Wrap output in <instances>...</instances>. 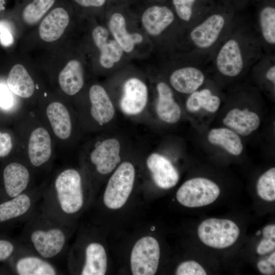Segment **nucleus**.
<instances>
[{
	"mask_svg": "<svg viewBox=\"0 0 275 275\" xmlns=\"http://www.w3.org/2000/svg\"><path fill=\"white\" fill-rule=\"evenodd\" d=\"M264 54L254 22L239 19L214 49L210 64L221 76L234 78L252 67Z\"/></svg>",
	"mask_w": 275,
	"mask_h": 275,
	"instance_id": "1",
	"label": "nucleus"
},
{
	"mask_svg": "<svg viewBox=\"0 0 275 275\" xmlns=\"http://www.w3.org/2000/svg\"><path fill=\"white\" fill-rule=\"evenodd\" d=\"M85 203L84 183L80 172L67 168L60 171L47 187L43 188L38 207L66 224L79 213Z\"/></svg>",
	"mask_w": 275,
	"mask_h": 275,
	"instance_id": "2",
	"label": "nucleus"
},
{
	"mask_svg": "<svg viewBox=\"0 0 275 275\" xmlns=\"http://www.w3.org/2000/svg\"><path fill=\"white\" fill-rule=\"evenodd\" d=\"M22 224L21 243L33 252L50 261L64 253L71 225L48 215L38 206Z\"/></svg>",
	"mask_w": 275,
	"mask_h": 275,
	"instance_id": "3",
	"label": "nucleus"
},
{
	"mask_svg": "<svg viewBox=\"0 0 275 275\" xmlns=\"http://www.w3.org/2000/svg\"><path fill=\"white\" fill-rule=\"evenodd\" d=\"M239 19L221 12L207 14L188 30L191 53L211 56Z\"/></svg>",
	"mask_w": 275,
	"mask_h": 275,
	"instance_id": "4",
	"label": "nucleus"
},
{
	"mask_svg": "<svg viewBox=\"0 0 275 275\" xmlns=\"http://www.w3.org/2000/svg\"><path fill=\"white\" fill-rule=\"evenodd\" d=\"M135 169L130 162L120 164L111 176L105 187L103 201L111 209L122 207L128 200L133 189Z\"/></svg>",
	"mask_w": 275,
	"mask_h": 275,
	"instance_id": "5",
	"label": "nucleus"
},
{
	"mask_svg": "<svg viewBox=\"0 0 275 275\" xmlns=\"http://www.w3.org/2000/svg\"><path fill=\"white\" fill-rule=\"evenodd\" d=\"M240 230L233 221L210 218L203 221L198 228L200 240L210 248L223 249L234 244L238 239Z\"/></svg>",
	"mask_w": 275,
	"mask_h": 275,
	"instance_id": "6",
	"label": "nucleus"
},
{
	"mask_svg": "<svg viewBox=\"0 0 275 275\" xmlns=\"http://www.w3.org/2000/svg\"><path fill=\"white\" fill-rule=\"evenodd\" d=\"M220 195V189L213 181L196 177L185 181L178 189L176 198L182 205L196 208L213 203Z\"/></svg>",
	"mask_w": 275,
	"mask_h": 275,
	"instance_id": "7",
	"label": "nucleus"
},
{
	"mask_svg": "<svg viewBox=\"0 0 275 275\" xmlns=\"http://www.w3.org/2000/svg\"><path fill=\"white\" fill-rule=\"evenodd\" d=\"M160 247L157 240L147 236L139 239L130 255L131 272L134 275H153L158 269Z\"/></svg>",
	"mask_w": 275,
	"mask_h": 275,
	"instance_id": "8",
	"label": "nucleus"
},
{
	"mask_svg": "<svg viewBox=\"0 0 275 275\" xmlns=\"http://www.w3.org/2000/svg\"><path fill=\"white\" fill-rule=\"evenodd\" d=\"M211 58L199 56L190 65L174 70L169 77L171 87L177 92L189 95L201 88L206 76L203 66L210 63Z\"/></svg>",
	"mask_w": 275,
	"mask_h": 275,
	"instance_id": "9",
	"label": "nucleus"
},
{
	"mask_svg": "<svg viewBox=\"0 0 275 275\" xmlns=\"http://www.w3.org/2000/svg\"><path fill=\"white\" fill-rule=\"evenodd\" d=\"M43 188L33 187L0 203V223L21 221L23 224L36 210Z\"/></svg>",
	"mask_w": 275,
	"mask_h": 275,
	"instance_id": "10",
	"label": "nucleus"
},
{
	"mask_svg": "<svg viewBox=\"0 0 275 275\" xmlns=\"http://www.w3.org/2000/svg\"><path fill=\"white\" fill-rule=\"evenodd\" d=\"M121 145L115 138L98 143L91 152L89 160L96 172L107 175L113 172L121 161Z\"/></svg>",
	"mask_w": 275,
	"mask_h": 275,
	"instance_id": "11",
	"label": "nucleus"
},
{
	"mask_svg": "<svg viewBox=\"0 0 275 275\" xmlns=\"http://www.w3.org/2000/svg\"><path fill=\"white\" fill-rule=\"evenodd\" d=\"M148 89L141 79L132 77L123 87V94L120 101L122 112L126 115L135 116L145 109L148 101Z\"/></svg>",
	"mask_w": 275,
	"mask_h": 275,
	"instance_id": "12",
	"label": "nucleus"
},
{
	"mask_svg": "<svg viewBox=\"0 0 275 275\" xmlns=\"http://www.w3.org/2000/svg\"><path fill=\"white\" fill-rule=\"evenodd\" d=\"M14 268L19 275H56L60 271L51 261L28 249L17 253Z\"/></svg>",
	"mask_w": 275,
	"mask_h": 275,
	"instance_id": "13",
	"label": "nucleus"
},
{
	"mask_svg": "<svg viewBox=\"0 0 275 275\" xmlns=\"http://www.w3.org/2000/svg\"><path fill=\"white\" fill-rule=\"evenodd\" d=\"M4 188L9 199L33 188L31 187V173L27 166L20 162L7 164L3 173Z\"/></svg>",
	"mask_w": 275,
	"mask_h": 275,
	"instance_id": "14",
	"label": "nucleus"
},
{
	"mask_svg": "<svg viewBox=\"0 0 275 275\" xmlns=\"http://www.w3.org/2000/svg\"><path fill=\"white\" fill-rule=\"evenodd\" d=\"M51 154V140L49 132L43 127L35 128L28 141L29 163L34 168L42 167L50 160Z\"/></svg>",
	"mask_w": 275,
	"mask_h": 275,
	"instance_id": "15",
	"label": "nucleus"
},
{
	"mask_svg": "<svg viewBox=\"0 0 275 275\" xmlns=\"http://www.w3.org/2000/svg\"><path fill=\"white\" fill-rule=\"evenodd\" d=\"M155 184L160 188L169 189L175 186L179 179V174L171 162L158 153L151 154L146 161Z\"/></svg>",
	"mask_w": 275,
	"mask_h": 275,
	"instance_id": "16",
	"label": "nucleus"
},
{
	"mask_svg": "<svg viewBox=\"0 0 275 275\" xmlns=\"http://www.w3.org/2000/svg\"><path fill=\"white\" fill-rule=\"evenodd\" d=\"M223 122L239 135L246 136L259 128L261 121L259 115L253 111L234 108L227 113Z\"/></svg>",
	"mask_w": 275,
	"mask_h": 275,
	"instance_id": "17",
	"label": "nucleus"
},
{
	"mask_svg": "<svg viewBox=\"0 0 275 275\" xmlns=\"http://www.w3.org/2000/svg\"><path fill=\"white\" fill-rule=\"evenodd\" d=\"M158 98L156 113L164 122L174 124L177 123L181 116V109L176 101L170 86L164 81L158 82L156 87Z\"/></svg>",
	"mask_w": 275,
	"mask_h": 275,
	"instance_id": "18",
	"label": "nucleus"
},
{
	"mask_svg": "<svg viewBox=\"0 0 275 275\" xmlns=\"http://www.w3.org/2000/svg\"><path fill=\"white\" fill-rule=\"evenodd\" d=\"M175 20L174 12L167 6H153L147 8L142 17V24L147 32L154 36L161 35Z\"/></svg>",
	"mask_w": 275,
	"mask_h": 275,
	"instance_id": "19",
	"label": "nucleus"
},
{
	"mask_svg": "<svg viewBox=\"0 0 275 275\" xmlns=\"http://www.w3.org/2000/svg\"><path fill=\"white\" fill-rule=\"evenodd\" d=\"M90 113L93 119L100 125L109 122L114 118V105L103 87L94 85L89 90Z\"/></svg>",
	"mask_w": 275,
	"mask_h": 275,
	"instance_id": "20",
	"label": "nucleus"
},
{
	"mask_svg": "<svg viewBox=\"0 0 275 275\" xmlns=\"http://www.w3.org/2000/svg\"><path fill=\"white\" fill-rule=\"evenodd\" d=\"M107 259L104 246L97 241L88 243L84 248L83 263L79 269L81 275H104Z\"/></svg>",
	"mask_w": 275,
	"mask_h": 275,
	"instance_id": "21",
	"label": "nucleus"
},
{
	"mask_svg": "<svg viewBox=\"0 0 275 275\" xmlns=\"http://www.w3.org/2000/svg\"><path fill=\"white\" fill-rule=\"evenodd\" d=\"M69 22L67 12L62 8L52 10L42 21L39 28L40 38L47 42L59 39Z\"/></svg>",
	"mask_w": 275,
	"mask_h": 275,
	"instance_id": "22",
	"label": "nucleus"
},
{
	"mask_svg": "<svg viewBox=\"0 0 275 275\" xmlns=\"http://www.w3.org/2000/svg\"><path fill=\"white\" fill-rule=\"evenodd\" d=\"M255 27L261 40L265 54H273L275 47V8L267 5L259 11Z\"/></svg>",
	"mask_w": 275,
	"mask_h": 275,
	"instance_id": "23",
	"label": "nucleus"
},
{
	"mask_svg": "<svg viewBox=\"0 0 275 275\" xmlns=\"http://www.w3.org/2000/svg\"><path fill=\"white\" fill-rule=\"evenodd\" d=\"M46 114L56 136L62 140L69 138L72 125L69 112L65 105L60 102H52L47 106Z\"/></svg>",
	"mask_w": 275,
	"mask_h": 275,
	"instance_id": "24",
	"label": "nucleus"
},
{
	"mask_svg": "<svg viewBox=\"0 0 275 275\" xmlns=\"http://www.w3.org/2000/svg\"><path fill=\"white\" fill-rule=\"evenodd\" d=\"M108 26L115 40L126 52H131L134 46L143 40L140 34L128 32L125 18L121 13H115L111 16Z\"/></svg>",
	"mask_w": 275,
	"mask_h": 275,
	"instance_id": "25",
	"label": "nucleus"
},
{
	"mask_svg": "<svg viewBox=\"0 0 275 275\" xmlns=\"http://www.w3.org/2000/svg\"><path fill=\"white\" fill-rule=\"evenodd\" d=\"M58 81L62 90L73 96L82 88L84 76L81 64L76 60L69 61L59 74Z\"/></svg>",
	"mask_w": 275,
	"mask_h": 275,
	"instance_id": "26",
	"label": "nucleus"
},
{
	"mask_svg": "<svg viewBox=\"0 0 275 275\" xmlns=\"http://www.w3.org/2000/svg\"><path fill=\"white\" fill-rule=\"evenodd\" d=\"M7 81L10 91L21 98H29L34 93V82L25 68L21 64H17L12 67Z\"/></svg>",
	"mask_w": 275,
	"mask_h": 275,
	"instance_id": "27",
	"label": "nucleus"
},
{
	"mask_svg": "<svg viewBox=\"0 0 275 275\" xmlns=\"http://www.w3.org/2000/svg\"><path fill=\"white\" fill-rule=\"evenodd\" d=\"M207 139L211 144L221 147L232 155H240L243 149L240 135L228 127L211 129L208 133Z\"/></svg>",
	"mask_w": 275,
	"mask_h": 275,
	"instance_id": "28",
	"label": "nucleus"
},
{
	"mask_svg": "<svg viewBox=\"0 0 275 275\" xmlns=\"http://www.w3.org/2000/svg\"><path fill=\"white\" fill-rule=\"evenodd\" d=\"M218 96L214 94L208 88L199 89L188 95L186 100V109L191 113H196L202 108L210 113H215L221 105Z\"/></svg>",
	"mask_w": 275,
	"mask_h": 275,
	"instance_id": "29",
	"label": "nucleus"
},
{
	"mask_svg": "<svg viewBox=\"0 0 275 275\" xmlns=\"http://www.w3.org/2000/svg\"><path fill=\"white\" fill-rule=\"evenodd\" d=\"M55 0H34L24 8L22 17L29 25L37 23L51 7Z\"/></svg>",
	"mask_w": 275,
	"mask_h": 275,
	"instance_id": "30",
	"label": "nucleus"
},
{
	"mask_svg": "<svg viewBox=\"0 0 275 275\" xmlns=\"http://www.w3.org/2000/svg\"><path fill=\"white\" fill-rule=\"evenodd\" d=\"M99 62L106 69L111 68L121 59L123 50L115 40H110L99 48Z\"/></svg>",
	"mask_w": 275,
	"mask_h": 275,
	"instance_id": "31",
	"label": "nucleus"
},
{
	"mask_svg": "<svg viewBox=\"0 0 275 275\" xmlns=\"http://www.w3.org/2000/svg\"><path fill=\"white\" fill-rule=\"evenodd\" d=\"M257 193L263 200H275V168H271L262 174L256 184Z\"/></svg>",
	"mask_w": 275,
	"mask_h": 275,
	"instance_id": "32",
	"label": "nucleus"
},
{
	"mask_svg": "<svg viewBox=\"0 0 275 275\" xmlns=\"http://www.w3.org/2000/svg\"><path fill=\"white\" fill-rule=\"evenodd\" d=\"M198 0H172L176 13L183 22L188 25V30L197 23L194 7Z\"/></svg>",
	"mask_w": 275,
	"mask_h": 275,
	"instance_id": "33",
	"label": "nucleus"
},
{
	"mask_svg": "<svg viewBox=\"0 0 275 275\" xmlns=\"http://www.w3.org/2000/svg\"><path fill=\"white\" fill-rule=\"evenodd\" d=\"M263 236L256 249L257 254L260 255H264L274 250L275 225L266 226L263 229Z\"/></svg>",
	"mask_w": 275,
	"mask_h": 275,
	"instance_id": "34",
	"label": "nucleus"
},
{
	"mask_svg": "<svg viewBox=\"0 0 275 275\" xmlns=\"http://www.w3.org/2000/svg\"><path fill=\"white\" fill-rule=\"evenodd\" d=\"M175 274L206 275L207 273L204 268L197 262L189 260L180 263L176 268Z\"/></svg>",
	"mask_w": 275,
	"mask_h": 275,
	"instance_id": "35",
	"label": "nucleus"
},
{
	"mask_svg": "<svg viewBox=\"0 0 275 275\" xmlns=\"http://www.w3.org/2000/svg\"><path fill=\"white\" fill-rule=\"evenodd\" d=\"M14 42V37L10 23L0 20V43L5 47L10 46Z\"/></svg>",
	"mask_w": 275,
	"mask_h": 275,
	"instance_id": "36",
	"label": "nucleus"
},
{
	"mask_svg": "<svg viewBox=\"0 0 275 275\" xmlns=\"http://www.w3.org/2000/svg\"><path fill=\"white\" fill-rule=\"evenodd\" d=\"M24 249L25 246L16 249L15 243L11 241L0 239V261H5L10 258L16 251H19Z\"/></svg>",
	"mask_w": 275,
	"mask_h": 275,
	"instance_id": "37",
	"label": "nucleus"
},
{
	"mask_svg": "<svg viewBox=\"0 0 275 275\" xmlns=\"http://www.w3.org/2000/svg\"><path fill=\"white\" fill-rule=\"evenodd\" d=\"M13 147L12 139L9 134L0 132V157L7 156Z\"/></svg>",
	"mask_w": 275,
	"mask_h": 275,
	"instance_id": "38",
	"label": "nucleus"
},
{
	"mask_svg": "<svg viewBox=\"0 0 275 275\" xmlns=\"http://www.w3.org/2000/svg\"><path fill=\"white\" fill-rule=\"evenodd\" d=\"M10 90L7 86L0 84V106L3 108H9L13 104V97Z\"/></svg>",
	"mask_w": 275,
	"mask_h": 275,
	"instance_id": "39",
	"label": "nucleus"
},
{
	"mask_svg": "<svg viewBox=\"0 0 275 275\" xmlns=\"http://www.w3.org/2000/svg\"><path fill=\"white\" fill-rule=\"evenodd\" d=\"M78 5L86 7H99L103 6L106 0H74Z\"/></svg>",
	"mask_w": 275,
	"mask_h": 275,
	"instance_id": "40",
	"label": "nucleus"
},
{
	"mask_svg": "<svg viewBox=\"0 0 275 275\" xmlns=\"http://www.w3.org/2000/svg\"><path fill=\"white\" fill-rule=\"evenodd\" d=\"M257 268L260 272L263 274H270L273 269L271 265L267 260H260L257 263Z\"/></svg>",
	"mask_w": 275,
	"mask_h": 275,
	"instance_id": "41",
	"label": "nucleus"
},
{
	"mask_svg": "<svg viewBox=\"0 0 275 275\" xmlns=\"http://www.w3.org/2000/svg\"><path fill=\"white\" fill-rule=\"evenodd\" d=\"M267 261L272 266H274L275 265V253L274 252H273L271 254H270V255L267 258Z\"/></svg>",
	"mask_w": 275,
	"mask_h": 275,
	"instance_id": "42",
	"label": "nucleus"
},
{
	"mask_svg": "<svg viewBox=\"0 0 275 275\" xmlns=\"http://www.w3.org/2000/svg\"><path fill=\"white\" fill-rule=\"evenodd\" d=\"M5 0H0V12L5 9Z\"/></svg>",
	"mask_w": 275,
	"mask_h": 275,
	"instance_id": "43",
	"label": "nucleus"
},
{
	"mask_svg": "<svg viewBox=\"0 0 275 275\" xmlns=\"http://www.w3.org/2000/svg\"><path fill=\"white\" fill-rule=\"evenodd\" d=\"M260 233H261L260 231H258V232L256 233V234L257 235H260Z\"/></svg>",
	"mask_w": 275,
	"mask_h": 275,
	"instance_id": "44",
	"label": "nucleus"
}]
</instances>
